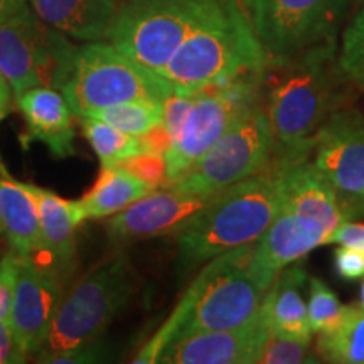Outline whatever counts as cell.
I'll list each match as a JSON object with an SVG mask.
<instances>
[{"mask_svg":"<svg viewBox=\"0 0 364 364\" xmlns=\"http://www.w3.org/2000/svg\"><path fill=\"white\" fill-rule=\"evenodd\" d=\"M17 181V179H16ZM34 198L48 263L66 279L76 267V230L83 223L78 201H68L33 182L17 181Z\"/></svg>","mask_w":364,"mask_h":364,"instance_id":"obj_19","label":"cell"},{"mask_svg":"<svg viewBox=\"0 0 364 364\" xmlns=\"http://www.w3.org/2000/svg\"><path fill=\"white\" fill-rule=\"evenodd\" d=\"M135 292V275L125 253L105 258L76 282L61 300L38 356L75 351L102 339Z\"/></svg>","mask_w":364,"mask_h":364,"instance_id":"obj_5","label":"cell"},{"mask_svg":"<svg viewBox=\"0 0 364 364\" xmlns=\"http://www.w3.org/2000/svg\"><path fill=\"white\" fill-rule=\"evenodd\" d=\"M76 46L36 16L29 2L0 14V71L14 98L31 88L61 90Z\"/></svg>","mask_w":364,"mask_h":364,"instance_id":"obj_7","label":"cell"},{"mask_svg":"<svg viewBox=\"0 0 364 364\" xmlns=\"http://www.w3.org/2000/svg\"><path fill=\"white\" fill-rule=\"evenodd\" d=\"M309 364L317 359L309 351V343L287 338L268 329L258 353L257 364Z\"/></svg>","mask_w":364,"mask_h":364,"instance_id":"obj_29","label":"cell"},{"mask_svg":"<svg viewBox=\"0 0 364 364\" xmlns=\"http://www.w3.org/2000/svg\"><path fill=\"white\" fill-rule=\"evenodd\" d=\"M338 61L346 78L364 90V7L346 29Z\"/></svg>","mask_w":364,"mask_h":364,"instance_id":"obj_28","label":"cell"},{"mask_svg":"<svg viewBox=\"0 0 364 364\" xmlns=\"http://www.w3.org/2000/svg\"><path fill=\"white\" fill-rule=\"evenodd\" d=\"M139 140L140 145H142V150H145V152H152L164 157H166V154L172 147V136L169 130L164 127L162 122L140 135Z\"/></svg>","mask_w":364,"mask_h":364,"instance_id":"obj_36","label":"cell"},{"mask_svg":"<svg viewBox=\"0 0 364 364\" xmlns=\"http://www.w3.org/2000/svg\"><path fill=\"white\" fill-rule=\"evenodd\" d=\"M265 59L252 22L235 4L221 2L186 38L159 75L174 86L176 93L189 95L245 73H260Z\"/></svg>","mask_w":364,"mask_h":364,"instance_id":"obj_4","label":"cell"},{"mask_svg":"<svg viewBox=\"0 0 364 364\" xmlns=\"http://www.w3.org/2000/svg\"><path fill=\"white\" fill-rule=\"evenodd\" d=\"M107 359V348L102 341L86 346V348L75 349V351L54 353L46 354V356H38V363H54V364H83V363H102Z\"/></svg>","mask_w":364,"mask_h":364,"instance_id":"obj_33","label":"cell"},{"mask_svg":"<svg viewBox=\"0 0 364 364\" xmlns=\"http://www.w3.org/2000/svg\"><path fill=\"white\" fill-rule=\"evenodd\" d=\"M90 117L107 122L125 134L140 136L162 122V103L149 100H132V102L115 103L102 110L91 113Z\"/></svg>","mask_w":364,"mask_h":364,"instance_id":"obj_26","label":"cell"},{"mask_svg":"<svg viewBox=\"0 0 364 364\" xmlns=\"http://www.w3.org/2000/svg\"><path fill=\"white\" fill-rule=\"evenodd\" d=\"M223 0H140L118 12L108 41L118 51L161 73L179 46Z\"/></svg>","mask_w":364,"mask_h":364,"instance_id":"obj_8","label":"cell"},{"mask_svg":"<svg viewBox=\"0 0 364 364\" xmlns=\"http://www.w3.org/2000/svg\"><path fill=\"white\" fill-rule=\"evenodd\" d=\"M275 144L262 102H255L216 144L176 182L164 188L216 194L257 174L270 161Z\"/></svg>","mask_w":364,"mask_h":364,"instance_id":"obj_9","label":"cell"},{"mask_svg":"<svg viewBox=\"0 0 364 364\" xmlns=\"http://www.w3.org/2000/svg\"><path fill=\"white\" fill-rule=\"evenodd\" d=\"M316 349L327 363L364 364V309L348 307L336 329L318 334Z\"/></svg>","mask_w":364,"mask_h":364,"instance_id":"obj_24","label":"cell"},{"mask_svg":"<svg viewBox=\"0 0 364 364\" xmlns=\"http://www.w3.org/2000/svg\"><path fill=\"white\" fill-rule=\"evenodd\" d=\"M81 120V130L85 139L97 154L100 164L103 166H117L135 154L142 152L139 136L125 134V132L115 129L107 122L98 120L95 117H83Z\"/></svg>","mask_w":364,"mask_h":364,"instance_id":"obj_25","label":"cell"},{"mask_svg":"<svg viewBox=\"0 0 364 364\" xmlns=\"http://www.w3.org/2000/svg\"><path fill=\"white\" fill-rule=\"evenodd\" d=\"M260 73H245L226 83L194 91V103L184 127L164 157V186H169L184 176L216 144V140L260 100Z\"/></svg>","mask_w":364,"mask_h":364,"instance_id":"obj_10","label":"cell"},{"mask_svg":"<svg viewBox=\"0 0 364 364\" xmlns=\"http://www.w3.org/2000/svg\"><path fill=\"white\" fill-rule=\"evenodd\" d=\"M284 159L270 161L257 174L213 196L201 213L177 236V270H194L230 250L253 243L282 209Z\"/></svg>","mask_w":364,"mask_h":364,"instance_id":"obj_3","label":"cell"},{"mask_svg":"<svg viewBox=\"0 0 364 364\" xmlns=\"http://www.w3.org/2000/svg\"><path fill=\"white\" fill-rule=\"evenodd\" d=\"M343 204H344L346 211H348L353 218L361 215V213H364V193L359 199H353V203L351 201H343Z\"/></svg>","mask_w":364,"mask_h":364,"instance_id":"obj_40","label":"cell"},{"mask_svg":"<svg viewBox=\"0 0 364 364\" xmlns=\"http://www.w3.org/2000/svg\"><path fill=\"white\" fill-rule=\"evenodd\" d=\"M284 171H282V209L297 213L318 223L332 235L336 228L349 221L343 203L338 198V191L324 174L307 162L306 157L282 156Z\"/></svg>","mask_w":364,"mask_h":364,"instance_id":"obj_17","label":"cell"},{"mask_svg":"<svg viewBox=\"0 0 364 364\" xmlns=\"http://www.w3.org/2000/svg\"><path fill=\"white\" fill-rule=\"evenodd\" d=\"M329 243H338L343 247H353L364 252V225L346 221L339 228H336L331 235Z\"/></svg>","mask_w":364,"mask_h":364,"instance_id":"obj_37","label":"cell"},{"mask_svg":"<svg viewBox=\"0 0 364 364\" xmlns=\"http://www.w3.org/2000/svg\"><path fill=\"white\" fill-rule=\"evenodd\" d=\"M336 272L344 280L364 279V252L353 247H343L334 255Z\"/></svg>","mask_w":364,"mask_h":364,"instance_id":"obj_34","label":"cell"},{"mask_svg":"<svg viewBox=\"0 0 364 364\" xmlns=\"http://www.w3.org/2000/svg\"><path fill=\"white\" fill-rule=\"evenodd\" d=\"M194 103V93L189 95H181V93H172L164 100L162 103V124L169 130L172 136V144L177 139V135L181 134L182 127H184L186 118H188L191 108Z\"/></svg>","mask_w":364,"mask_h":364,"instance_id":"obj_32","label":"cell"},{"mask_svg":"<svg viewBox=\"0 0 364 364\" xmlns=\"http://www.w3.org/2000/svg\"><path fill=\"white\" fill-rule=\"evenodd\" d=\"M27 358L14 336L11 322L0 318V364L26 363Z\"/></svg>","mask_w":364,"mask_h":364,"instance_id":"obj_35","label":"cell"},{"mask_svg":"<svg viewBox=\"0 0 364 364\" xmlns=\"http://www.w3.org/2000/svg\"><path fill=\"white\" fill-rule=\"evenodd\" d=\"M27 0H0V14L11 11L14 7H19L22 4H26Z\"/></svg>","mask_w":364,"mask_h":364,"instance_id":"obj_41","label":"cell"},{"mask_svg":"<svg viewBox=\"0 0 364 364\" xmlns=\"http://www.w3.org/2000/svg\"><path fill=\"white\" fill-rule=\"evenodd\" d=\"M314 166L344 199L364 193V118L358 112H336L312 145Z\"/></svg>","mask_w":364,"mask_h":364,"instance_id":"obj_14","label":"cell"},{"mask_svg":"<svg viewBox=\"0 0 364 364\" xmlns=\"http://www.w3.org/2000/svg\"><path fill=\"white\" fill-rule=\"evenodd\" d=\"M311 287V297H309V322L312 332H331L341 324L348 311V306H343L338 295L331 290V287L324 284L317 277L309 280Z\"/></svg>","mask_w":364,"mask_h":364,"instance_id":"obj_27","label":"cell"},{"mask_svg":"<svg viewBox=\"0 0 364 364\" xmlns=\"http://www.w3.org/2000/svg\"><path fill=\"white\" fill-rule=\"evenodd\" d=\"M223 2L235 4V6L245 14V17H247V19L252 22V26H253L255 17H257L258 12L262 11L265 0H223Z\"/></svg>","mask_w":364,"mask_h":364,"instance_id":"obj_39","label":"cell"},{"mask_svg":"<svg viewBox=\"0 0 364 364\" xmlns=\"http://www.w3.org/2000/svg\"><path fill=\"white\" fill-rule=\"evenodd\" d=\"M125 4H132V2H140V0H124Z\"/></svg>","mask_w":364,"mask_h":364,"instance_id":"obj_43","label":"cell"},{"mask_svg":"<svg viewBox=\"0 0 364 364\" xmlns=\"http://www.w3.org/2000/svg\"><path fill=\"white\" fill-rule=\"evenodd\" d=\"M36 16L68 38L108 39L124 0H27Z\"/></svg>","mask_w":364,"mask_h":364,"instance_id":"obj_20","label":"cell"},{"mask_svg":"<svg viewBox=\"0 0 364 364\" xmlns=\"http://www.w3.org/2000/svg\"><path fill=\"white\" fill-rule=\"evenodd\" d=\"M267 332L262 316L236 329L194 332L167 346L157 363L255 364Z\"/></svg>","mask_w":364,"mask_h":364,"instance_id":"obj_15","label":"cell"},{"mask_svg":"<svg viewBox=\"0 0 364 364\" xmlns=\"http://www.w3.org/2000/svg\"><path fill=\"white\" fill-rule=\"evenodd\" d=\"M329 231L318 223L280 209L265 233L257 240L253 270L268 289L282 268L299 263L321 245H329Z\"/></svg>","mask_w":364,"mask_h":364,"instance_id":"obj_16","label":"cell"},{"mask_svg":"<svg viewBox=\"0 0 364 364\" xmlns=\"http://www.w3.org/2000/svg\"><path fill=\"white\" fill-rule=\"evenodd\" d=\"M306 279L307 273L299 263L282 268L263 297L260 316L275 334L311 343L312 329L302 297Z\"/></svg>","mask_w":364,"mask_h":364,"instance_id":"obj_21","label":"cell"},{"mask_svg":"<svg viewBox=\"0 0 364 364\" xmlns=\"http://www.w3.org/2000/svg\"><path fill=\"white\" fill-rule=\"evenodd\" d=\"M255 247L257 241L206 262L171 317L134 361L157 363L164 349L184 336L203 331L236 329L260 316L268 289L253 270Z\"/></svg>","mask_w":364,"mask_h":364,"instance_id":"obj_2","label":"cell"},{"mask_svg":"<svg viewBox=\"0 0 364 364\" xmlns=\"http://www.w3.org/2000/svg\"><path fill=\"white\" fill-rule=\"evenodd\" d=\"M63 282L65 279L49 263L21 257L9 322L27 356H36L48 339L65 297Z\"/></svg>","mask_w":364,"mask_h":364,"instance_id":"obj_12","label":"cell"},{"mask_svg":"<svg viewBox=\"0 0 364 364\" xmlns=\"http://www.w3.org/2000/svg\"><path fill=\"white\" fill-rule=\"evenodd\" d=\"M346 0H265L253 29L265 56H290L334 41Z\"/></svg>","mask_w":364,"mask_h":364,"instance_id":"obj_11","label":"cell"},{"mask_svg":"<svg viewBox=\"0 0 364 364\" xmlns=\"http://www.w3.org/2000/svg\"><path fill=\"white\" fill-rule=\"evenodd\" d=\"M19 263L21 255L12 248L0 260V318H4V321H9V317H11Z\"/></svg>","mask_w":364,"mask_h":364,"instance_id":"obj_31","label":"cell"},{"mask_svg":"<svg viewBox=\"0 0 364 364\" xmlns=\"http://www.w3.org/2000/svg\"><path fill=\"white\" fill-rule=\"evenodd\" d=\"M215 194L182 193L171 188L150 191L107 223V236L117 247L179 235Z\"/></svg>","mask_w":364,"mask_h":364,"instance_id":"obj_13","label":"cell"},{"mask_svg":"<svg viewBox=\"0 0 364 364\" xmlns=\"http://www.w3.org/2000/svg\"><path fill=\"white\" fill-rule=\"evenodd\" d=\"M344 78L336 41L290 56H267L258 93L275 154L306 157L312 152L317 134L344 102Z\"/></svg>","mask_w":364,"mask_h":364,"instance_id":"obj_1","label":"cell"},{"mask_svg":"<svg viewBox=\"0 0 364 364\" xmlns=\"http://www.w3.org/2000/svg\"><path fill=\"white\" fill-rule=\"evenodd\" d=\"M359 307L364 309V280L361 284V289H359Z\"/></svg>","mask_w":364,"mask_h":364,"instance_id":"obj_42","label":"cell"},{"mask_svg":"<svg viewBox=\"0 0 364 364\" xmlns=\"http://www.w3.org/2000/svg\"><path fill=\"white\" fill-rule=\"evenodd\" d=\"M12 97L14 93H12L11 85H9L7 78L2 75V71H0V124L6 120L9 112H11Z\"/></svg>","mask_w":364,"mask_h":364,"instance_id":"obj_38","label":"cell"},{"mask_svg":"<svg viewBox=\"0 0 364 364\" xmlns=\"http://www.w3.org/2000/svg\"><path fill=\"white\" fill-rule=\"evenodd\" d=\"M117 166L124 167L130 174L152 186L154 189L162 188L166 184V159L164 156L142 150V152L125 159L124 162L117 164Z\"/></svg>","mask_w":364,"mask_h":364,"instance_id":"obj_30","label":"cell"},{"mask_svg":"<svg viewBox=\"0 0 364 364\" xmlns=\"http://www.w3.org/2000/svg\"><path fill=\"white\" fill-rule=\"evenodd\" d=\"M59 91L65 95L71 112L83 118L105 107L132 100L164 103L174 93V86L118 51L113 44L93 41L76 49Z\"/></svg>","mask_w":364,"mask_h":364,"instance_id":"obj_6","label":"cell"},{"mask_svg":"<svg viewBox=\"0 0 364 364\" xmlns=\"http://www.w3.org/2000/svg\"><path fill=\"white\" fill-rule=\"evenodd\" d=\"M154 188L120 166H103L97 182L78 201L83 220H103L124 211Z\"/></svg>","mask_w":364,"mask_h":364,"instance_id":"obj_23","label":"cell"},{"mask_svg":"<svg viewBox=\"0 0 364 364\" xmlns=\"http://www.w3.org/2000/svg\"><path fill=\"white\" fill-rule=\"evenodd\" d=\"M16 105L24 117L27 132L21 135V144H44L56 159L76 156L75 125L70 105L59 90L38 86L24 91L16 98Z\"/></svg>","mask_w":364,"mask_h":364,"instance_id":"obj_18","label":"cell"},{"mask_svg":"<svg viewBox=\"0 0 364 364\" xmlns=\"http://www.w3.org/2000/svg\"><path fill=\"white\" fill-rule=\"evenodd\" d=\"M0 235L21 257L44 255L39 213L34 198L0 162Z\"/></svg>","mask_w":364,"mask_h":364,"instance_id":"obj_22","label":"cell"}]
</instances>
